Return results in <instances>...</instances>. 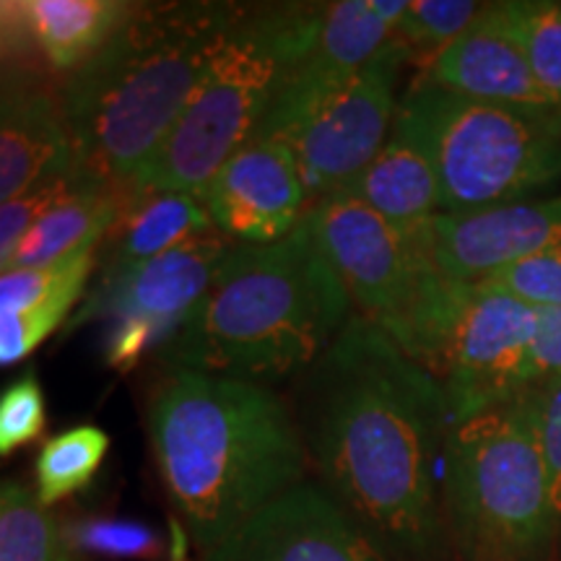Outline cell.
Returning <instances> with one entry per match:
<instances>
[{"mask_svg":"<svg viewBox=\"0 0 561 561\" xmlns=\"http://www.w3.org/2000/svg\"><path fill=\"white\" fill-rule=\"evenodd\" d=\"M536 333V307L439 273L398 346L439 382L460 424L528 392Z\"/></svg>","mask_w":561,"mask_h":561,"instance_id":"obj_8","label":"cell"},{"mask_svg":"<svg viewBox=\"0 0 561 561\" xmlns=\"http://www.w3.org/2000/svg\"><path fill=\"white\" fill-rule=\"evenodd\" d=\"M481 11V3L468 0H411L392 37L401 39L411 55H430L432 60L460 37Z\"/></svg>","mask_w":561,"mask_h":561,"instance_id":"obj_26","label":"cell"},{"mask_svg":"<svg viewBox=\"0 0 561 561\" xmlns=\"http://www.w3.org/2000/svg\"><path fill=\"white\" fill-rule=\"evenodd\" d=\"M396 125L437 170L442 214H471L523 201L561 178V107L479 102L421 76Z\"/></svg>","mask_w":561,"mask_h":561,"instance_id":"obj_7","label":"cell"},{"mask_svg":"<svg viewBox=\"0 0 561 561\" xmlns=\"http://www.w3.org/2000/svg\"><path fill=\"white\" fill-rule=\"evenodd\" d=\"M517 403L523 405L538 447L543 453L553 507L561 517V377L528 390L523 398H517Z\"/></svg>","mask_w":561,"mask_h":561,"instance_id":"obj_31","label":"cell"},{"mask_svg":"<svg viewBox=\"0 0 561 561\" xmlns=\"http://www.w3.org/2000/svg\"><path fill=\"white\" fill-rule=\"evenodd\" d=\"M201 201L210 224L240 244L280 242L310 210L294 151L276 138H252L214 174Z\"/></svg>","mask_w":561,"mask_h":561,"instance_id":"obj_14","label":"cell"},{"mask_svg":"<svg viewBox=\"0 0 561 561\" xmlns=\"http://www.w3.org/2000/svg\"><path fill=\"white\" fill-rule=\"evenodd\" d=\"M447 533L466 561H546L561 530L546 460L520 403L450 426Z\"/></svg>","mask_w":561,"mask_h":561,"instance_id":"obj_6","label":"cell"},{"mask_svg":"<svg viewBox=\"0 0 561 561\" xmlns=\"http://www.w3.org/2000/svg\"><path fill=\"white\" fill-rule=\"evenodd\" d=\"M424 79L434 87L479 102L523 104V107L551 104L533 76L502 3L483 5L473 24L445 50L434 55L424 70Z\"/></svg>","mask_w":561,"mask_h":561,"instance_id":"obj_17","label":"cell"},{"mask_svg":"<svg viewBox=\"0 0 561 561\" xmlns=\"http://www.w3.org/2000/svg\"><path fill=\"white\" fill-rule=\"evenodd\" d=\"M409 58L403 42L390 37L346 87L284 138L299 164L310 206L341 193L385 149L401 107L398 79Z\"/></svg>","mask_w":561,"mask_h":561,"instance_id":"obj_10","label":"cell"},{"mask_svg":"<svg viewBox=\"0 0 561 561\" xmlns=\"http://www.w3.org/2000/svg\"><path fill=\"white\" fill-rule=\"evenodd\" d=\"M401 229L424 227L442 214L437 170L409 133L392 125L385 149L341 191Z\"/></svg>","mask_w":561,"mask_h":561,"instance_id":"obj_20","label":"cell"},{"mask_svg":"<svg viewBox=\"0 0 561 561\" xmlns=\"http://www.w3.org/2000/svg\"><path fill=\"white\" fill-rule=\"evenodd\" d=\"M130 193L133 191H125V187H107L81 180L68 201H62L26 231L3 271L42 268V265L79 255L83 250L100 248Z\"/></svg>","mask_w":561,"mask_h":561,"instance_id":"obj_21","label":"cell"},{"mask_svg":"<svg viewBox=\"0 0 561 561\" xmlns=\"http://www.w3.org/2000/svg\"><path fill=\"white\" fill-rule=\"evenodd\" d=\"M96 250H83L42 268H11L0 276V314L26 312L45 301L81 294L96 265Z\"/></svg>","mask_w":561,"mask_h":561,"instance_id":"obj_25","label":"cell"},{"mask_svg":"<svg viewBox=\"0 0 561 561\" xmlns=\"http://www.w3.org/2000/svg\"><path fill=\"white\" fill-rule=\"evenodd\" d=\"M214 229L198 195L133 191L102 240V276L112 278Z\"/></svg>","mask_w":561,"mask_h":561,"instance_id":"obj_19","label":"cell"},{"mask_svg":"<svg viewBox=\"0 0 561 561\" xmlns=\"http://www.w3.org/2000/svg\"><path fill=\"white\" fill-rule=\"evenodd\" d=\"M110 450L107 432L100 426H73V430L47 439L34 466V491L45 507H53L76 494L100 471Z\"/></svg>","mask_w":561,"mask_h":561,"instance_id":"obj_22","label":"cell"},{"mask_svg":"<svg viewBox=\"0 0 561 561\" xmlns=\"http://www.w3.org/2000/svg\"><path fill=\"white\" fill-rule=\"evenodd\" d=\"M3 58L47 62L55 73H73L94 58L136 13L128 0H3Z\"/></svg>","mask_w":561,"mask_h":561,"instance_id":"obj_16","label":"cell"},{"mask_svg":"<svg viewBox=\"0 0 561 561\" xmlns=\"http://www.w3.org/2000/svg\"><path fill=\"white\" fill-rule=\"evenodd\" d=\"M0 561H60L55 520L21 481H3L0 489Z\"/></svg>","mask_w":561,"mask_h":561,"instance_id":"obj_23","label":"cell"},{"mask_svg":"<svg viewBox=\"0 0 561 561\" xmlns=\"http://www.w3.org/2000/svg\"><path fill=\"white\" fill-rule=\"evenodd\" d=\"M203 561H392L320 483L301 481L203 553Z\"/></svg>","mask_w":561,"mask_h":561,"instance_id":"obj_12","label":"cell"},{"mask_svg":"<svg viewBox=\"0 0 561 561\" xmlns=\"http://www.w3.org/2000/svg\"><path fill=\"white\" fill-rule=\"evenodd\" d=\"M411 0L328 3L312 50L280 87L255 138L284 140L314 107L346 87L388 45Z\"/></svg>","mask_w":561,"mask_h":561,"instance_id":"obj_13","label":"cell"},{"mask_svg":"<svg viewBox=\"0 0 561 561\" xmlns=\"http://www.w3.org/2000/svg\"><path fill=\"white\" fill-rule=\"evenodd\" d=\"M45 396L34 371H26L0 398V453L11 455L19 447L30 445L45 432Z\"/></svg>","mask_w":561,"mask_h":561,"instance_id":"obj_29","label":"cell"},{"mask_svg":"<svg viewBox=\"0 0 561 561\" xmlns=\"http://www.w3.org/2000/svg\"><path fill=\"white\" fill-rule=\"evenodd\" d=\"M242 11L214 0L138 3L107 45L62 79L58 96L81 180L133 191Z\"/></svg>","mask_w":561,"mask_h":561,"instance_id":"obj_3","label":"cell"},{"mask_svg":"<svg viewBox=\"0 0 561 561\" xmlns=\"http://www.w3.org/2000/svg\"><path fill=\"white\" fill-rule=\"evenodd\" d=\"M314 240L339 273L354 314L401 341L439 276L424 227L401 229L364 203L335 193L307 210Z\"/></svg>","mask_w":561,"mask_h":561,"instance_id":"obj_9","label":"cell"},{"mask_svg":"<svg viewBox=\"0 0 561 561\" xmlns=\"http://www.w3.org/2000/svg\"><path fill=\"white\" fill-rule=\"evenodd\" d=\"M301 434L320 486L392 561H442L445 390L388 333L354 318L307 369Z\"/></svg>","mask_w":561,"mask_h":561,"instance_id":"obj_1","label":"cell"},{"mask_svg":"<svg viewBox=\"0 0 561 561\" xmlns=\"http://www.w3.org/2000/svg\"><path fill=\"white\" fill-rule=\"evenodd\" d=\"M0 115H3L0 117L3 203L76 172L73 140L58 94L32 87V81H13L11 87H3Z\"/></svg>","mask_w":561,"mask_h":561,"instance_id":"obj_18","label":"cell"},{"mask_svg":"<svg viewBox=\"0 0 561 561\" xmlns=\"http://www.w3.org/2000/svg\"><path fill=\"white\" fill-rule=\"evenodd\" d=\"M476 284L510 294L536 310H561V250L504 265Z\"/></svg>","mask_w":561,"mask_h":561,"instance_id":"obj_27","label":"cell"},{"mask_svg":"<svg viewBox=\"0 0 561 561\" xmlns=\"http://www.w3.org/2000/svg\"><path fill=\"white\" fill-rule=\"evenodd\" d=\"M79 297L81 294H66V297L50 299L26 312L0 314V364L11 367V364L26 359L68 318L70 307L79 301Z\"/></svg>","mask_w":561,"mask_h":561,"instance_id":"obj_30","label":"cell"},{"mask_svg":"<svg viewBox=\"0 0 561 561\" xmlns=\"http://www.w3.org/2000/svg\"><path fill=\"white\" fill-rule=\"evenodd\" d=\"M79 185L81 178L73 172L68 178L50 180L45 185L32 187L30 193L0 206V265L11 261L13 250L24 240L26 231L39 219H45L53 208H58L62 201H68Z\"/></svg>","mask_w":561,"mask_h":561,"instance_id":"obj_28","label":"cell"},{"mask_svg":"<svg viewBox=\"0 0 561 561\" xmlns=\"http://www.w3.org/2000/svg\"><path fill=\"white\" fill-rule=\"evenodd\" d=\"M234 242L219 229H208L153 261L121 276L100 278L73 322L112 320V328H138L153 346L164 348L182 331Z\"/></svg>","mask_w":561,"mask_h":561,"instance_id":"obj_11","label":"cell"},{"mask_svg":"<svg viewBox=\"0 0 561 561\" xmlns=\"http://www.w3.org/2000/svg\"><path fill=\"white\" fill-rule=\"evenodd\" d=\"M520 39L538 87L551 104L561 107V3L553 0H512L502 3Z\"/></svg>","mask_w":561,"mask_h":561,"instance_id":"obj_24","label":"cell"},{"mask_svg":"<svg viewBox=\"0 0 561 561\" xmlns=\"http://www.w3.org/2000/svg\"><path fill=\"white\" fill-rule=\"evenodd\" d=\"M561 377V310H538V333L528 362V390Z\"/></svg>","mask_w":561,"mask_h":561,"instance_id":"obj_32","label":"cell"},{"mask_svg":"<svg viewBox=\"0 0 561 561\" xmlns=\"http://www.w3.org/2000/svg\"><path fill=\"white\" fill-rule=\"evenodd\" d=\"M426 244L442 276L476 284L504 265L561 250V195L437 214L426 224Z\"/></svg>","mask_w":561,"mask_h":561,"instance_id":"obj_15","label":"cell"},{"mask_svg":"<svg viewBox=\"0 0 561 561\" xmlns=\"http://www.w3.org/2000/svg\"><path fill=\"white\" fill-rule=\"evenodd\" d=\"M328 3L244 5L133 191L198 195L263 128L280 87L318 39Z\"/></svg>","mask_w":561,"mask_h":561,"instance_id":"obj_5","label":"cell"},{"mask_svg":"<svg viewBox=\"0 0 561 561\" xmlns=\"http://www.w3.org/2000/svg\"><path fill=\"white\" fill-rule=\"evenodd\" d=\"M351 318L339 273L301 221L280 242L231 248L167 362L263 385L312 369Z\"/></svg>","mask_w":561,"mask_h":561,"instance_id":"obj_4","label":"cell"},{"mask_svg":"<svg viewBox=\"0 0 561 561\" xmlns=\"http://www.w3.org/2000/svg\"><path fill=\"white\" fill-rule=\"evenodd\" d=\"M149 437L167 494L206 553L305 481V434L268 385L170 367L149 398Z\"/></svg>","mask_w":561,"mask_h":561,"instance_id":"obj_2","label":"cell"},{"mask_svg":"<svg viewBox=\"0 0 561 561\" xmlns=\"http://www.w3.org/2000/svg\"><path fill=\"white\" fill-rule=\"evenodd\" d=\"M79 541L91 551L115 553V557H140L157 546L149 530L125 523H91L79 530Z\"/></svg>","mask_w":561,"mask_h":561,"instance_id":"obj_33","label":"cell"}]
</instances>
